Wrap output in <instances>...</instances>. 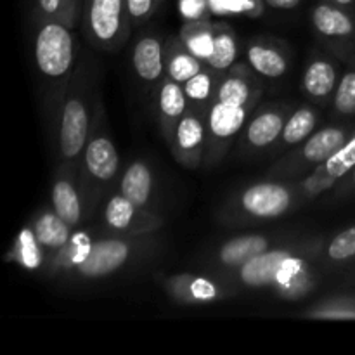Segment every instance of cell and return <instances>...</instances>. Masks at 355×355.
<instances>
[{"label":"cell","instance_id":"cell-1","mask_svg":"<svg viewBox=\"0 0 355 355\" xmlns=\"http://www.w3.org/2000/svg\"><path fill=\"white\" fill-rule=\"evenodd\" d=\"M83 26L96 47L114 51L130 30L127 0H83Z\"/></svg>","mask_w":355,"mask_h":355},{"label":"cell","instance_id":"cell-2","mask_svg":"<svg viewBox=\"0 0 355 355\" xmlns=\"http://www.w3.org/2000/svg\"><path fill=\"white\" fill-rule=\"evenodd\" d=\"M35 62L47 78H62L75 62V38L64 23L44 19L35 37Z\"/></svg>","mask_w":355,"mask_h":355},{"label":"cell","instance_id":"cell-3","mask_svg":"<svg viewBox=\"0 0 355 355\" xmlns=\"http://www.w3.org/2000/svg\"><path fill=\"white\" fill-rule=\"evenodd\" d=\"M90 116L82 94L66 97L59 125V151L68 163H75L89 142Z\"/></svg>","mask_w":355,"mask_h":355},{"label":"cell","instance_id":"cell-4","mask_svg":"<svg viewBox=\"0 0 355 355\" xmlns=\"http://www.w3.org/2000/svg\"><path fill=\"white\" fill-rule=\"evenodd\" d=\"M239 205L255 218H277L293 205V191L279 182L253 184L243 191Z\"/></svg>","mask_w":355,"mask_h":355},{"label":"cell","instance_id":"cell-5","mask_svg":"<svg viewBox=\"0 0 355 355\" xmlns=\"http://www.w3.org/2000/svg\"><path fill=\"white\" fill-rule=\"evenodd\" d=\"M132 255L130 243L123 239H101L94 241L89 257L82 266L75 270L80 277L85 279H99L111 276L128 262Z\"/></svg>","mask_w":355,"mask_h":355},{"label":"cell","instance_id":"cell-6","mask_svg":"<svg viewBox=\"0 0 355 355\" xmlns=\"http://www.w3.org/2000/svg\"><path fill=\"white\" fill-rule=\"evenodd\" d=\"M168 141L172 144L173 155L180 163L198 166L205 142V123L200 114L187 111L175 125Z\"/></svg>","mask_w":355,"mask_h":355},{"label":"cell","instance_id":"cell-7","mask_svg":"<svg viewBox=\"0 0 355 355\" xmlns=\"http://www.w3.org/2000/svg\"><path fill=\"white\" fill-rule=\"evenodd\" d=\"M104 220L107 227L116 232H148L162 224L155 215L146 214L144 208H139L121 193L110 198L104 210Z\"/></svg>","mask_w":355,"mask_h":355},{"label":"cell","instance_id":"cell-8","mask_svg":"<svg viewBox=\"0 0 355 355\" xmlns=\"http://www.w3.org/2000/svg\"><path fill=\"white\" fill-rule=\"evenodd\" d=\"M291 255L288 250H267L239 267V281L248 288H274L284 260Z\"/></svg>","mask_w":355,"mask_h":355},{"label":"cell","instance_id":"cell-9","mask_svg":"<svg viewBox=\"0 0 355 355\" xmlns=\"http://www.w3.org/2000/svg\"><path fill=\"white\" fill-rule=\"evenodd\" d=\"M83 163L87 172L99 182H110L116 177L120 158L114 142L106 135H96L87 142L83 151Z\"/></svg>","mask_w":355,"mask_h":355},{"label":"cell","instance_id":"cell-10","mask_svg":"<svg viewBox=\"0 0 355 355\" xmlns=\"http://www.w3.org/2000/svg\"><path fill=\"white\" fill-rule=\"evenodd\" d=\"M248 113L250 106L214 99L210 111H208L210 135L218 142L229 141L241 130Z\"/></svg>","mask_w":355,"mask_h":355},{"label":"cell","instance_id":"cell-11","mask_svg":"<svg viewBox=\"0 0 355 355\" xmlns=\"http://www.w3.org/2000/svg\"><path fill=\"white\" fill-rule=\"evenodd\" d=\"M312 24L328 38H355V21L352 14L336 3H318L312 9Z\"/></svg>","mask_w":355,"mask_h":355},{"label":"cell","instance_id":"cell-12","mask_svg":"<svg viewBox=\"0 0 355 355\" xmlns=\"http://www.w3.org/2000/svg\"><path fill=\"white\" fill-rule=\"evenodd\" d=\"M350 128L347 127H326L319 132L312 134L305 141V146L302 148L300 156L305 163L311 165H322L328 162L335 153L340 151L343 144L347 142L350 135Z\"/></svg>","mask_w":355,"mask_h":355},{"label":"cell","instance_id":"cell-13","mask_svg":"<svg viewBox=\"0 0 355 355\" xmlns=\"http://www.w3.org/2000/svg\"><path fill=\"white\" fill-rule=\"evenodd\" d=\"M135 75L144 82H158L165 71V52L156 37H144L135 44L132 52Z\"/></svg>","mask_w":355,"mask_h":355},{"label":"cell","instance_id":"cell-14","mask_svg":"<svg viewBox=\"0 0 355 355\" xmlns=\"http://www.w3.org/2000/svg\"><path fill=\"white\" fill-rule=\"evenodd\" d=\"M270 241L266 236L260 234H246L238 236V238L229 239L227 243L220 246L217 253V260L227 269H236L243 267L246 262L255 259L260 253L267 252Z\"/></svg>","mask_w":355,"mask_h":355},{"label":"cell","instance_id":"cell-15","mask_svg":"<svg viewBox=\"0 0 355 355\" xmlns=\"http://www.w3.org/2000/svg\"><path fill=\"white\" fill-rule=\"evenodd\" d=\"M187 103L189 101H187L186 90L180 87L179 82L168 78L162 83L158 94V111L166 139H170L175 125L187 113Z\"/></svg>","mask_w":355,"mask_h":355},{"label":"cell","instance_id":"cell-16","mask_svg":"<svg viewBox=\"0 0 355 355\" xmlns=\"http://www.w3.org/2000/svg\"><path fill=\"white\" fill-rule=\"evenodd\" d=\"M312 288V272L307 262L291 253L284 260L274 290L286 298H298Z\"/></svg>","mask_w":355,"mask_h":355},{"label":"cell","instance_id":"cell-17","mask_svg":"<svg viewBox=\"0 0 355 355\" xmlns=\"http://www.w3.org/2000/svg\"><path fill=\"white\" fill-rule=\"evenodd\" d=\"M286 120L284 114L277 110H266L253 116L246 127V142L252 148L262 149L269 148L283 135V128Z\"/></svg>","mask_w":355,"mask_h":355},{"label":"cell","instance_id":"cell-18","mask_svg":"<svg viewBox=\"0 0 355 355\" xmlns=\"http://www.w3.org/2000/svg\"><path fill=\"white\" fill-rule=\"evenodd\" d=\"M168 291L173 297L179 298V302H186V304H208L220 297L217 284L205 277L189 276V274L172 277L168 281Z\"/></svg>","mask_w":355,"mask_h":355},{"label":"cell","instance_id":"cell-19","mask_svg":"<svg viewBox=\"0 0 355 355\" xmlns=\"http://www.w3.org/2000/svg\"><path fill=\"white\" fill-rule=\"evenodd\" d=\"M338 71L329 59L318 58L309 64L304 75V90L314 99H326L335 94L338 85Z\"/></svg>","mask_w":355,"mask_h":355},{"label":"cell","instance_id":"cell-20","mask_svg":"<svg viewBox=\"0 0 355 355\" xmlns=\"http://www.w3.org/2000/svg\"><path fill=\"white\" fill-rule=\"evenodd\" d=\"M120 193L137 205L139 208L148 207L153 194V172L144 162H134L125 170L120 182Z\"/></svg>","mask_w":355,"mask_h":355},{"label":"cell","instance_id":"cell-21","mask_svg":"<svg viewBox=\"0 0 355 355\" xmlns=\"http://www.w3.org/2000/svg\"><path fill=\"white\" fill-rule=\"evenodd\" d=\"M52 208L55 214L75 227L82 220V200L71 177H59L52 186Z\"/></svg>","mask_w":355,"mask_h":355},{"label":"cell","instance_id":"cell-22","mask_svg":"<svg viewBox=\"0 0 355 355\" xmlns=\"http://www.w3.org/2000/svg\"><path fill=\"white\" fill-rule=\"evenodd\" d=\"M33 231L40 245L49 252H59L71 239V225L62 220L54 210L44 211L37 217Z\"/></svg>","mask_w":355,"mask_h":355},{"label":"cell","instance_id":"cell-23","mask_svg":"<svg viewBox=\"0 0 355 355\" xmlns=\"http://www.w3.org/2000/svg\"><path fill=\"white\" fill-rule=\"evenodd\" d=\"M250 66L266 78H281L288 71V61L277 49L266 44H252L246 49Z\"/></svg>","mask_w":355,"mask_h":355},{"label":"cell","instance_id":"cell-24","mask_svg":"<svg viewBox=\"0 0 355 355\" xmlns=\"http://www.w3.org/2000/svg\"><path fill=\"white\" fill-rule=\"evenodd\" d=\"M215 24H210L207 19L187 21L180 31L182 44L187 51L193 52L201 61H207L214 49Z\"/></svg>","mask_w":355,"mask_h":355},{"label":"cell","instance_id":"cell-25","mask_svg":"<svg viewBox=\"0 0 355 355\" xmlns=\"http://www.w3.org/2000/svg\"><path fill=\"white\" fill-rule=\"evenodd\" d=\"M257 96H259V92H257L250 76L236 71L225 76L217 85V90H215V99L217 101L241 104V106H252Z\"/></svg>","mask_w":355,"mask_h":355},{"label":"cell","instance_id":"cell-26","mask_svg":"<svg viewBox=\"0 0 355 355\" xmlns=\"http://www.w3.org/2000/svg\"><path fill=\"white\" fill-rule=\"evenodd\" d=\"M236 58H238V42L234 33L224 24H215L214 49L210 58L207 59V64L215 71H225L234 64Z\"/></svg>","mask_w":355,"mask_h":355},{"label":"cell","instance_id":"cell-27","mask_svg":"<svg viewBox=\"0 0 355 355\" xmlns=\"http://www.w3.org/2000/svg\"><path fill=\"white\" fill-rule=\"evenodd\" d=\"M94 241L87 232H73L71 239L55 252L54 267L58 270H76L89 257Z\"/></svg>","mask_w":355,"mask_h":355},{"label":"cell","instance_id":"cell-28","mask_svg":"<svg viewBox=\"0 0 355 355\" xmlns=\"http://www.w3.org/2000/svg\"><path fill=\"white\" fill-rule=\"evenodd\" d=\"M44 250L45 248L37 239L33 229L24 227L23 231L17 234L10 255H12L14 260H16L17 263H21L24 269L37 270L40 269V266L44 263Z\"/></svg>","mask_w":355,"mask_h":355},{"label":"cell","instance_id":"cell-29","mask_svg":"<svg viewBox=\"0 0 355 355\" xmlns=\"http://www.w3.org/2000/svg\"><path fill=\"white\" fill-rule=\"evenodd\" d=\"M315 125H318L315 111L312 107H300L286 120L281 137L288 146L300 144L311 137L312 132L315 130Z\"/></svg>","mask_w":355,"mask_h":355},{"label":"cell","instance_id":"cell-30","mask_svg":"<svg viewBox=\"0 0 355 355\" xmlns=\"http://www.w3.org/2000/svg\"><path fill=\"white\" fill-rule=\"evenodd\" d=\"M201 69H203L201 59L196 58L191 51H187L186 45L170 52L168 59H166V73H168V78L175 80L179 83H186L187 80L198 75Z\"/></svg>","mask_w":355,"mask_h":355},{"label":"cell","instance_id":"cell-31","mask_svg":"<svg viewBox=\"0 0 355 355\" xmlns=\"http://www.w3.org/2000/svg\"><path fill=\"white\" fill-rule=\"evenodd\" d=\"M35 3L42 19L59 21L69 28L75 26L80 7H83V0H35Z\"/></svg>","mask_w":355,"mask_h":355},{"label":"cell","instance_id":"cell-32","mask_svg":"<svg viewBox=\"0 0 355 355\" xmlns=\"http://www.w3.org/2000/svg\"><path fill=\"white\" fill-rule=\"evenodd\" d=\"M333 106L340 116H355V64L338 80V85L333 94Z\"/></svg>","mask_w":355,"mask_h":355},{"label":"cell","instance_id":"cell-33","mask_svg":"<svg viewBox=\"0 0 355 355\" xmlns=\"http://www.w3.org/2000/svg\"><path fill=\"white\" fill-rule=\"evenodd\" d=\"M324 165L326 170L338 180L345 179V177L352 172V168L355 166V127L352 128V132H350L345 144H343L342 148H340V151L335 153Z\"/></svg>","mask_w":355,"mask_h":355},{"label":"cell","instance_id":"cell-34","mask_svg":"<svg viewBox=\"0 0 355 355\" xmlns=\"http://www.w3.org/2000/svg\"><path fill=\"white\" fill-rule=\"evenodd\" d=\"M184 90H186L187 101L193 104H203L207 101H210L211 97H215V76L211 71H203L201 69L198 75H194L193 78L187 80L184 83Z\"/></svg>","mask_w":355,"mask_h":355},{"label":"cell","instance_id":"cell-35","mask_svg":"<svg viewBox=\"0 0 355 355\" xmlns=\"http://www.w3.org/2000/svg\"><path fill=\"white\" fill-rule=\"evenodd\" d=\"M336 182H338V179H335V177L326 170L324 163H322V165L315 166V170L311 175L305 177V179L302 180L300 186H298V191H300L304 196L315 198L319 196V194L326 193V191L333 189V187L336 186Z\"/></svg>","mask_w":355,"mask_h":355},{"label":"cell","instance_id":"cell-36","mask_svg":"<svg viewBox=\"0 0 355 355\" xmlns=\"http://www.w3.org/2000/svg\"><path fill=\"white\" fill-rule=\"evenodd\" d=\"M328 259L333 262H347L355 259V225L342 231L329 241Z\"/></svg>","mask_w":355,"mask_h":355},{"label":"cell","instance_id":"cell-37","mask_svg":"<svg viewBox=\"0 0 355 355\" xmlns=\"http://www.w3.org/2000/svg\"><path fill=\"white\" fill-rule=\"evenodd\" d=\"M159 0H127L128 17L132 24H142L153 16Z\"/></svg>","mask_w":355,"mask_h":355},{"label":"cell","instance_id":"cell-38","mask_svg":"<svg viewBox=\"0 0 355 355\" xmlns=\"http://www.w3.org/2000/svg\"><path fill=\"white\" fill-rule=\"evenodd\" d=\"M179 10L187 21L207 19L208 2L207 0H179Z\"/></svg>","mask_w":355,"mask_h":355},{"label":"cell","instance_id":"cell-39","mask_svg":"<svg viewBox=\"0 0 355 355\" xmlns=\"http://www.w3.org/2000/svg\"><path fill=\"white\" fill-rule=\"evenodd\" d=\"M269 7L272 9H281V10H291V9H297L300 6L302 0H263Z\"/></svg>","mask_w":355,"mask_h":355},{"label":"cell","instance_id":"cell-40","mask_svg":"<svg viewBox=\"0 0 355 355\" xmlns=\"http://www.w3.org/2000/svg\"><path fill=\"white\" fill-rule=\"evenodd\" d=\"M331 3H336V6L343 7V9H350V7L355 6V0H329Z\"/></svg>","mask_w":355,"mask_h":355},{"label":"cell","instance_id":"cell-41","mask_svg":"<svg viewBox=\"0 0 355 355\" xmlns=\"http://www.w3.org/2000/svg\"><path fill=\"white\" fill-rule=\"evenodd\" d=\"M347 187H349L350 191H355V166L352 168V172L349 173V186Z\"/></svg>","mask_w":355,"mask_h":355}]
</instances>
